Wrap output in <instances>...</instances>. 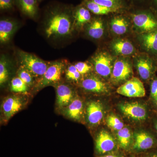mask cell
I'll return each instance as SVG.
<instances>
[{"mask_svg": "<svg viewBox=\"0 0 157 157\" xmlns=\"http://www.w3.org/2000/svg\"><path fill=\"white\" fill-rule=\"evenodd\" d=\"M15 0H0V9L2 10L11 9L14 6Z\"/></svg>", "mask_w": 157, "mask_h": 157, "instance_id": "d6a6232c", "label": "cell"}, {"mask_svg": "<svg viewBox=\"0 0 157 157\" xmlns=\"http://www.w3.org/2000/svg\"><path fill=\"white\" fill-rule=\"evenodd\" d=\"M44 31L48 39H61L71 36L75 28L73 15L64 11L52 12L45 21Z\"/></svg>", "mask_w": 157, "mask_h": 157, "instance_id": "6da1fadb", "label": "cell"}, {"mask_svg": "<svg viewBox=\"0 0 157 157\" xmlns=\"http://www.w3.org/2000/svg\"><path fill=\"white\" fill-rule=\"evenodd\" d=\"M85 26L86 33L90 38L100 39L104 36L105 33V25L101 18H92Z\"/></svg>", "mask_w": 157, "mask_h": 157, "instance_id": "ac0fdd59", "label": "cell"}, {"mask_svg": "<svg viewBox=\"0 0 157 157\" xmlns=\"http://www.w3.org/2000/svg\"><path fill=\"white\" fill-rule=\"evenodd\" d=\"M24 14L32 18L36 17L38 13L37 0H15Z\"/></svg>", "mask_w": 157, "mask_h": 157, "instance_id": "603a6c76", "label": "cell"}, {"mask_svg": "<svg viewBox=\"0 0 157 157\" xmlns=\"http://www.w3.org/2000/svg\"><path fill=\"white\" fill-rule=\"evenodd\" d=\"M147 157H157V151L151 154Z\"/></svg>", "mask_w": 157, "mask_h": 157, "instance_id": "d590c367", "label": "cell"}, {"mask_svg": "<svg viewBox=\"0 0 157 157\" xmlns=\"http://www.w3.org/2000/svg\"><path fill=\"white\" fill-rule=\"evenodd\" d=\"M81 87L86 91L97 94H107L109 91L108 85L100 78L93 75L86 76L81 80Z\"/></svg>", "mask_w": 157, "mask_h": 157, "instance_id": "4fadbf2b", "label": "cell"}, {"mask_svg": "<svg viewBox=\"0 0 157 157\" xmlns=\"http://www.w3.org/2000/svg\"><path fill=\"white\" fill-rule=\"evenodd\" d=\"M63 109L65 115L68 118L74 121H80L83 114V102L78 97H74L70 104Z\"/></svg>", "mask_w": 157, "mask_h": 157, "instance_id": "d6986e66", "label": "cell"}, {"mask_svg": "<svg viewBox=\"0 0 157 157\" xmlns=\"http://www.w3.org/2000/svg\"><path fill=\"white\" fill-rule=\"evenodd\" d=\"M155 3L157 7V0H155Z\"/></svg>", "mask_w": 157, "mask_h": 157, "instance_id": "74e56055", "label": "cell"}, {"mask_svg": "<svg viewBox=\"0 0 157 157\" xmlns=\"http://www.w3.org/2000/svg\"><path fill=\"white\" fill-rule=\"evenodd\" d=\"M114 58L104 51L96 52L91 59L92 64L96 73L104 78L110 76L114 62Z\"/></svg>", "mask_w": 157, "mask_h": 157, "instance_id": "277c9868", "label": "cell"}, {"mask_svg": "<svg viewBox=\"0 0 157 157\" xmlns=\"http://www.w3.org/2000/svg\"><path fill=\"white\" fill-rule=\"evenodd\" d=\"M117 92L128 98H142L145 95V90L142 82L133 77L118 88Z\"/></svg>", "mask_w": 157, "mask_h": 157, "instance_id": "52a82bcc", "label": "cell"}, {"mask_svg": "<svg viewBox=\"0 0 157 157\" xmlns=\"http://www.w3.org/2000/svg\"><path fill=\"white\" fill-rule=\"evenodd\" d=\"M17 29L16 21L4 18L0 21V42L1 44L9 43Z\"/></svg>", "mask_w": 157, "mask_h": 157, "instance_id": "2e32d148", "label": "cell"}, {"mask_svg": "<svg viewBox=\"0 0 157 157\" xmlns=\"http://www.w3.org/2000/svg\"><path fill=\"white\" fill-rule=\"evenodd\" d=\"M118 144L120 148L126 151L131 150L133 142V135L128 128L124 127L117 131V134Z\"/></svg>", "mask_w": 157, "mask_h": 157, "instance_id": "7402d4cb", "label": "cell"}, {"mask_svg": "<svg viewBox=\"0 0 157 157\" xmlns=\"http://www.w3.org/2000/svg\"><path fill=\"white\" fill-rule=\"evenodd\" d=\"M65 76L68 81L77 82L81 79L82 75L74 65H70L66 67Z\"/></svg>", "mask_w": 157, "mask_h": 157, "instance_id": "f546056e", "label": "cell"}, {"mask_svg": "<svg viewBox=\"0 0 157 157\" xmlns=\"http://www.w3.org/2000/svg\"><path fill=\"white\" fill-rule=\"evenodd\" d=\"M117 147V144L113 137L105 130H102L97 135L95 140V149L101 155L112 153Z\"/></svg>", "mask_w": 157, "mask_h": 157, "instance_id": "ba28073f", "label": "cell"}, {"mask_svg": "<svg viewBox=\"0 0 157 157\" xmlns=\"http://www.w3.org/2000/svg\"><path fill=\"white\" fill-rule=\"evenodd\" d=\"M88 123L96 126L101 122L104 115L103 104L99 101H91L87 104L86 110Z\"/></svg>", "mask_w": 157, "mask_h": 157, "instance_id": "9a60e30c", "label": "cell"}, {"mask_svg": "<svg viewBox=\"0 0 157 157\" xmlns=\"http://www.w3.org/2000/svg\"><path fill=\"white\" fill-rule=\"evenodd\" d=\"M157 144L156 139L153 135L145 132H136L133 135L131 150L135 152L146 151L154 148Z\"/></svg>", "mask_w": 157, "mask_h": 157, "instance_id": "8fae6325", "label": "cell"}, {"mask_svg": "<svg viewBox=\"0 0 157 157\" xmlns=\"http://www.w3.org/2000/svg\"><path fill=\"white\" fill-rule=\"evenodd\" d=\"M74 65L82 76L86 75L89 73L93 68L92 64L86 62H77L74 64Z\"/></svg>", "mask_w": 157, "mask_h": 157, "instance_id": "1f68e13d", "label": "cell"}, {"mask_svg": "<svg viewBox=\"0 0 157 157\" xmlns=\"http://www.w3.org/2000/svg\"><path fill=\"white\" fill-rule=\"evenodd\" d=\"M17 76L22 80L29 87H31L35 83L34 76L25 68L20 66L17 71Z\"/></svg>", "mask_w": 157, "mask_h": 157, "instance_id": "4316f807", "label": "cell"}, {"mask_svg": "<svg viewBox=\"0 0 157 157\" xmlns=\"http://www.w3.org/2000/svg\"><path fill=\"white\" fill-rule=\"evenodd\" d=\"M155 128L156 130L157 131V121L155 122Z\"/></svg>", "mask_w": 157, "mask_h": 157, "instance_id": "8d00e7d4", "label": "cell"}, {"mask_svg": "<svg viewBox=\"0 0 157 157\" xmlns=\"http://www.w3.org/2000/svg\"><path fill=\"white\" fill-rule=\"evenodd\" d=\"M107 125L113 130L118 131L124 128L123 122L119 118L113 114H110L107 119Z\"/></svg>", "mask_w": 157, "mask_h": 157, "instance_id": "4dcf8cb0", "label": "cell"}, {"mask_svg": "<svg viewBox=\"0 0 157 157\" xmlns=\"http://www.w3.org/2000/svg\"><path fill=\"white\" fill-rule=\"evenodd\" d=\"M139 40L146 51L157 56V29L140 34Z\"/></svg>", "mask_w": 157, "mask_h": 157, "instance_id": "e0dca14e", "label": "cell"}, {"mask_svg": "<svg viewBox=\"0 0 157 157\" xmlns=\"http://www.w3.org/2000/svg\"><path fill=\"white\" fill-rule=\"evenodd\" d=\"M151 97L153 101L157 100V78H155L151 84Z\"/></svg>", "mask_w": 157, "mask_h": 157, "instance_id": "836d02e7", "label": "cell"}, {"mask_svg": "<svg viewBox=\"0 0 157 157\" xmlns=\"http://www.w3.org/2000/svg\"><path fill=\"white\" fill-rule=\"evenodd\" d=\"M133 74L131 62L128 59L121 57L114 62L110 79L114 84L124 83L132 78Z\"/></svg>", "mask_w": 157, "mask_h": 157, "instance_id": "5b68a950", "label": "cell"}, {"mask_svg": "<svg viewBox=\"0 0 157 157\" xmlns=\"http://www.w3.org/2000/svg\"><path fill=\"white\" fill-rule=\"evenodd\" d=\"M119 108L124 115L134 121H144L147 117L146 107L138 102L122 103L120 104Z\"/></svg>", "mask_w": 157, "mask_h": 157, "instance_id": "30bf717a", "label": "cell"}, {"mask_svg": "<svg viewBox=\"0 0 157 157\" xmlns=\"http://www.w3.org/2000/svg\"><path fill=\"white\" fill-rule=\"evenodd\" d=\"M91 12L85 6H78L73 13L74 26L77 29H80L91 20Z\"/></svg>", "mask_w": 157, "mask_h": 157, "instance_id": "44dd1931", "label": "cell"}, {"mask_svg": "<svg viewBox=\"0 0 157 157\" xmlns=\"http://www.w3.org/2000/svg\"><path fill=\"white\" fill-rule=\"evenodd\" d=\"M17 58L20 66L29 70L37 79L44 75L51 63L50 62L45 61L33 54L22 50L17 52Z\"/></svg>", "mask_w": 157, "mask_h": 157, "instance_id": "7a4b0ae2", "label": "cell"}, {"mask_svg": "<svg viewBox=\"0 0 157 157\" xmlns=\"http://www.w3.org/2000/svg\"><path fill=\"white\" fill-rule=\"evenodd\" d=\"M85 6L91 13L97 15H107L110 13H115L117 11L94 2L91 0H85L84 2Z\"/></svg>", "mask_w": 157, "mask_h": 157, "instance_id": "d4e9b609", "label": "cell"}, {"mask_svg": "<svg viewBox=\"0 0 157 157\" xmlns=\"http://www.w3.org/2000/svg\"><path fill=\"white\" fill-rule=\"evenodd\" d=\"M66 69V62L64 60L51 62L46 72L38 79L36 84V90L42 89L48 86L56 85L61 79L62 74Z\"/></svg>", "mask_w": 157, "mask_h": 157, "instance_id": "3957f363", "label": "cell"}, {"mask_svg": "<svg viewBox=\"0 0 157 157\" xmlns=\"http://www.w3.org/2000/svg\"><path fill=\"white\" fill-rule=\"evenodd\" d=\"M28 86L19 77H14L11 82L10 90L12 92L17 93L26 94Z\"/></svg>", "mask_w": 157, "mask_h": 157, "instance_id": "83f0119b", "label": "cell"}, {"mask_svg": "<svg viewBox=\"0 0 157 157\" xmlns=\"http://www.w3.org/2000/svg\"><path fill=\"white\" fill-rule=\"evenodd\" d=\"M6 57L2 55L0 59V84L1 86L8 81L9 76V65Z\"/></svg>", "mask_w": 157, "mask_h": 157, "instance_id": "484cf974", "label": "cell"}, {"mask_svg": "<svg viewBox=\"0 0 157 157\" xmlns=\"http://www.w3.org/2000/svg\"><path fill=\"white\" fill-rule=\"evenodd\" d=\"M25 105V101L21 96L13 95L6 97L2 104V111L5 121H9Z\"/></svg>", "mask_w": 157, "mask_h": 157, "instance_id": "9c48e42d", "label": "cell"}, {"mask_svg": "<svg viewBox=\"0 0 157 157\" xmlns=\"http://www.w3.org/2000/svg\"><path fill=\"white\" fill-rule=\"evenodd\" d=\"M111 49L117 55L128 56L135 52V48L132 42L124 39H118L111 43Z\"/></svg>", "mask_w": 157, "mask_h": 157, "instance_id": "ffe728a7", "label": "cell"}, {"mask_svg": "<svg viewBox=\"0 0 157 157\" xmlns=\"http://www.w3.org/2000/svg\"><path fill=\"white\" fill-rule=\"evenodd\" d=\"M133 23L141 33L157 29V17L150 12H141L132 15Z\"/></svg>", "mask_w": 157, "mask_h": 157, "instance_id": "8992f818", "label": "cell"}, {"mask_svg": "<svg viewBox=\"0 0 157 157\" xmlns=\"http://www.w3.org/2000/svg\"><path fill=\"white\" fill-rule=\"evenodd\" d=\"M135 64L140 78L144 80L151 78L155 70L154 61L151 57L146 54L140 55L135 59Z\"/></svg>", "mask_w": 157, "mask_h": 157, "instance_id": "7c38bea8", "label": "cell"}, {"mask_svg": "<svg viewBox=\"0 0 157 157\" xmlns=\"http://www.w3.org/2000/svg\"><path fill=\"white\" fill-rule=\"evenodd\" d=\"M38 1H40V0H38Z\"/></svg>", "mask_w": 157, "mask_h": 157, "instance_id": "ab89813d", "label": "cell"}, {"mask_svg": "<svg viewBox=\"0 0 157 157\" xmlns=\"http://www.w3.org/2000/svg\"><path fill=\"white\" fill-rule=\"evenodd\" d=\"M56 93V105L59 109H64L75 97L72 87L66 83L57 84Z\"/></svg>", "mask_w": 157, "mask_h": 157, "instance_id": "5bb4252c", "label": "cell"}, {"mask_svg": "<svg viewBox=\"0 0 157 157\" xmlns=\"http://www.w3.org/2000/svg\"><path fill=\"white\" fill-rule=\"evenodd\" d=\"M109 25L112 33L117 36L125 34L129 29L128 22L125 18L121 16L113 17Z\"/></svg>", "mask_w": 157, "mask_h": 157, "instance_id": "cb8c5ba5", "label": "cell"}, {"mask_svg": "<svg viewBox=\"0 0 157 157\" xmlns=\"http://www.w3.org/2000/svg\"></svg>", "mask_w": 157, "mask_h": 157, "instance_id": "60d3db41", "label": "cell"}, {"mask_svg": "<svg viewBox=\"0 0 157 157\" xmlns=\"http://www.w3.org/2000/svg\"><path fill=\"white\" fill-rule=\"evenodd\" d=\"M155 104L156 105V106L157 107V100H156V101H155Z\"/></svg>", "mask_w": 157, "mask_h": 157, "instance_id": "f35d334b", "label": "cell"}, {"mask_svg": "<svg viewBox=\"0 0 157 157\" xmlns=\"http://www.w3.org/2000/svg\"><path fill=\"white\" fill-rule=\"evenodd\" d=\"M94 2L118 11L123 8L122 0H91Z\"/></svg>", "mask_w": 157, "mask_h": 157, "instance_id": "f1b7e54d", "label": "cell"}, {"mask_svg": "<svg viewBox=\"0 0 157 157\" xmlns=\"http://www.w3.org/2000/svg\"><path fill=\"white\" fill-rule=\"evenodd\" d=\"M99 157H123L121 155L116 153H110L108 154L103 155Z\"/></svg>", "mask_w": 157, "mask_h": 157, "instance_id": "e575fe53", "label": "cell"}]
</instances>
